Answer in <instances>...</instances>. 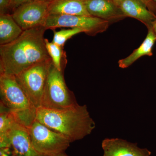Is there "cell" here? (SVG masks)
<instances>
[{
    "label": "cell",
    "instance_id": "6da1fadb",
    "mask_svg": "<svg viewBox=\"0 0 156 156\" xmlns=\"http://www.w3.org/2000/svg\"><path fill=\"white\" fill-rule=\"evenodd\" d=\"M44 26L24 30L9 44L0 45V73L16 76L36 63L50 59Z\"/></svg>",
    "mask_w": 156,
    "mask_h": 156
},
{
    "label": "cell",
    "instance_id": "7a4b0ae2",
    "mask_svg": "<svg viewBox=\"0 0 156 156\" xmlns=\"http://www.w3.org/2000/svg\"><path fill=\"white\" fill-rule=\"evenodd\" d=\"M36 120L64 135L71 143L91 134L95 126L87 105L79 104L65 109L38 108Z\"/></svg>",
    "mask_w": 156,
    "mask_h": 156
},
{
    "label": "cell",
    "instance_id": "3957f363",
    "mask_svg": "<svg viewBox=\"0 0 156 156\" xmlns=\"http://www.w3.org/2000/svg\"><path fill=\"white\" fill-rule=\"evenodd\" d=\"M78 105L74 94L66 83L64 72L58 70L51 62L40 107L65 109Z\"/></svg>",
    "mask_w": 156,
    "mask_h": 156
},
{
    "label": "cell",
    "instance_id": "277c9868",
    "mask_svg": "<svg viewBox=\"0 0 156 156\" xmlns=\"http://www.w3.org/2000/svg\"><path fill=\"white\" fill-rule=\"evenodd\" d=\"M27 129L34 148L44 156H57L63 153L71 143L64 135L36 120Z\"/></svg>",
    "mask_w": 156,
    "mask_h": 156
},
{
    "label": "cell",
    "instance_id": "5b68a950",
    "mask_svg": "<svg viewBox=\"0 0 156 156\" xmlns=\"http://www.w3.org/2000/svg\"><path fill=\"white\" fill-rule=\"evenodd\" d=\"M51 58L36 63L15 76L16 80L36 108L41 107Z\"/></svg>",
    "mask_w": 156,
    "mask_h": 156
},
{
    "label": "cell",
    "instance_id": "8992f818",
    "mask_svg": "<svg viewBox=\"0 0 156 156\" xmlns=\"http://www.w3.org/2000/svg\"><path fill=\"white\" fill-rule=\"evenodd\" d=\"M109 25L108 21L92 16L48 15L44 27L53 30L60 27L80 29L86 34L94 36L105 31Z\"/></svg>",
    "mask_w": 156,
    "mask_h": 156
},
{
    "label": "cell",
    "instance_id": "52a82bcc",
    "mask_svg": "<svg viewBox=\"0 0 156 156\" xmlns=\"http://www.w3.org/2000/svg\"><path fill=\"white\" fill-rule=\"evenodd\" d=\"M0 93L1 104L10 110L36 108L31 102L15 76L0 73Z\"/></svg>",
    "mask_w": 156,
    "mask_h": 156
},
{
    "label": "cell",
    "instance_id": "ba28073f",
    "mask_svg": "<svg viewBox=\"0 0 156 156\" xmlns=\"http://www.w3.org/2000/svg\"><path fill=\"white\" fill-rule=\"evenodd\" d=\"M50 3L32 0L12 11V17L23 31L44 26L48 16Z\"/></svg>",
    "mask_w": 156,
    "mask_h": 156
},
{
    "label": "cell",
    "instance_id": "9c48e42d",
    "mask_svg": "<svg viewBox=\"0 0 156 156\" xmlns=\"http://www.w3.org/2000/svg\"><path fill=\"white\" fill-rule=\"evenodd\" d=\"M7 136L16 156H44L34 148L27 129L15 122L9 129Z\"/></svg>",
    "mask_w": 156,
    "mask_h": 156
},
{
    "label": "cell",
    "instance_id": "30bf717a",
    "mask_svg": "<svg viewBox=\"0 0 156 156\" xmlns=\"http://www.w3.org/2000/svg\"><path fill=\"white\" fill-rule=\"evenodd\" d=\"M86 9L90 15L106 20L110 23L126 17L113 0H84Z\"/></svg>",
    "mask_w": 156,
    "mask_h": 156
},
{
    "label": "cell",
    "instance_id": "8fae6325",
    "mask_svg": "<svg viewBox=\"0 0 156 156\" xmlns=\"http://www.w3.org/2000/svg\"><path fill=\"white\" fill-rule=\"evenodd\" d=\"M103 156H150L151 152L140 148L137 144L119 138H106L102 142Z\"/></svg>",
    "mask_w": 156,
    "mask_h": 156
},
{
    "label": "cell",
    "instance_id": "7c38bea8",
    "mask_svg": "<svg viewBox=\"0 0 156 156\" xmlns=\"http://www.w3.org/2000/svg\"><path fill=\"white\" fill-rule=\"evenodd\" d=\"M120 8L126 17L137 20L147 28L152 27L153 23L156 20V14L150 11L140 0H124Z\"/></svg>",
    "mask_w": 156,
    "mask_h": 156
},
{
    "label": "cell",
    "instance_id": "4fadbf2b",
    "mask_svg": "<svg viewBox=\"0 0 156 156\" xmlns=\"http://www.w3.org/2000/svg\"><path fill=\"white\" fill-rule=\"evenodd\" d=\"M48 15L91 16L84 0H53L49 4Z\"/></svg>",
    "mask_w": 156,
    "mask_h": 156
},
{
    "label": "cell",
    "instance_id": "5bb4252c",
    "mask_svg": "<svg viewBox=\"0 0 156 156\" xmlns=\"http://www.w3.org/2000/svg\"><path fill=\"white\" fill-rule=\"evenodd\" d=\"M147 29V35L140 47L134 50L129 56L119 60L118 63L119 67L127 68L142 56H152L153 48L156 41V35L152 27H148Z\"/></svg>",
    "mask_w": 156,
    "mask_h": 156
},
{
    "label": "cell",
    "instance_id": "9a60e30c",
    "mask_svg": "<svg viewBox=\"0 0 156 156\" xmlns=\"http://www.w3.org/2000/svg\"><path fill=\"white\" fill-rule=\"evenodd\" d=\"M23 31L11 14H0V45L14 41Z\"/></svg>",
    "mask_w": 156,
    "mask_h": 156
},
{
    "label": "cell",
    "instance_id": "2e32d148",
    "mask_svg": "<svg viewBox=\"0 0 156 156\" xmlns=\"http://www.w3.org/2000/svg\"><path fill=\"white\" fill-rule=\"evenodd\" d=\"M14 122L10 110L1 104L0 113V141L1 149L11 147L8 136V131Z\"/></svg>",
    "mask_w": 156,
    "mask_h": 156
},
{
    "label": "cell",
    "instance_id": "e0dca14e",
    "mask_svg": "<svg viewBox=\"0 0 156 156\" xmlns=\"http://www.w3.org/2000/svg\"><path fill=\"white\" fill-rule=\"evenodd\" d=\"M45 45L48 54L54 66L58 70L64 72L67 60L63 48L53 42H50L47 39H45Z\"/></svg>",
    "mask_w": 156,
    "mask_h": 156
},
{
    "label": "cell",
    "instance_id": "ac0fdd59",
    "mask_svg": "<svg viewBox=\"0 0 156 156\" xmlns=\"http://www.w3.org/2000/svg\"><path fill=\"white\" fill-rule=\"evenodd\" d=\"M36 111V108L17 111L10 110L14 122L27 129L29 128L35 121Z\"/></svg>",
    "mask_w": 156,
    "mask_h": 156
},
{
    "label": "cell",
    "instance_id": "d6986e66",
    "mask_svg": "<svg viewBox=\"0 0 156 156\" xmlns=\"http://www.w3.org/2000/svg\"><path fill=\"white\" fill-rule=\"evenodd\" d=\"M53 30L54 35L52 42L63 48L66 42L69 39L77 34L83 32V30L78 28L62 29L58 31H56L55 30Z\"/></svg>",
    "mask_w": 156,
    "mask_h": 156
},
{
    "label": "cell",
    "instance_id": "ffe728a7",
    "mask_svg": "<svg viewBox=\"0 0 156 156\" xmlns=\"http://www.w3.org/2000/svg\"><path fill=\"white\" fill-rule=\"evenodd\" d=\"M31 1L32 0H10V10L13 11L19 6Z\"/></svg>",
    "mask_w": 156,
    "mask_h": 156
},
{
    "label": "cell",
    "instance_id": "44dd1931",
    "mask_svg": "<svg viewBox=\"0 0 156 156\" xmlns=\"http://www.w3.org/2000/svg\"><path fill=\"white\" fill-rule=\"evenodd\" d=\"M10 0H0V14H5L10 10Z\"/></svg>",
    "mask_w": 156,
    "mask_h": 156
},
{
    "label": "cell",
    "instance_id": "7402d4cb",
    "mask_svg": "<svg viewBox=\"0 0 156 156\" xmlns=\"http://www.w3.org/2000/svg\"><path fill=\"white\" fill-rule=\"evenodd\" d=\"M144 3L148 9L156 15V3L153 0H140Z\"/></svg>",
    "mask_w": 156,
    "mask_h": 156
},
{
    "label": "cell",
    "instance_id": "603a6c76",
    "mask_svg": "<svg viewBox=\"0 0 156 156\" xmlns=\"http://www.w3.org/2000/svg\"><path fill=\"white\" fill-rule=\"evenodd\" d=\"M113 1L117 5L119 6L120 7L121 3H122V2L124 0H113Z\"/></svg>",
    "mask_w": 156,
    "mask_h": 156
},
{
    "label": "cell",
    "instance_id": "cb8c5ba5",
    "mask_svg": "<svg viewBox=\"0 0 156 156\" xmlns=\"http://www.w3.org/2000/svg\"><path fill=\"white\" fill-rule=\"evenodd\" d=\"M152 27V28L153 29L154 32L155 33V34L156 37V20L154 21V22L153 23Z\"/></svg>",
    "mask_w": 156,
    "mask_h": 156
},
{
    "label": "cell",
    "instance_id": "d4e9b609",
    "mask_svg": "<svg viewBox=\"0 0 156 156\" xmlns=\"http://www.w3.org/2000/svg\"><path fill=\"white\" fill-rule=\"evenodd\" d=\"M40 1H43V2H46L50 3V2H52L53 0H40Z\"/></svg>",
    "mask_w": 156,
    "mask_h": 156
},
{
    "label": "cell",
    "instance_id": "484cf974",
    "mask_svg": "<svg viewBox=\"0 0 156 156\" xmlns=\"http://www.w3.org/2000/svg\"><path fill=\"white\" fill-rule=\"evenodd\" d=\"M68 156L65 153H63L60 154L58 155V156Z\"/></svg>",
    "mask_w": 156,
    "mask_h": 156
},
{
    "label": "cell",
    "instance_id": "4316f807",
    "mask_svg": "<svg viewBox=\"0 0 156 156\" xmlns=\"http://www.w3.org/2000/svg\"><path fill=\"white\" fill-rule=\"evenodd\" d=\"M153 1H154V2H156V0H153Z\"/></svg>",
    "mask_w": 156,
    "mask_h": 156
}]
</instances>
